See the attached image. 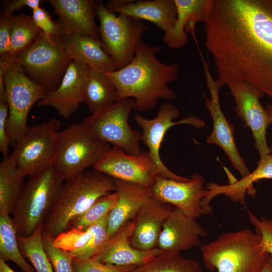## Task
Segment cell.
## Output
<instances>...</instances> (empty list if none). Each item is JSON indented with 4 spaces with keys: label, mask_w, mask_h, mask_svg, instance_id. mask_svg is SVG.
<instances>
[{
    "label": "cell",
    "mask_w": 272,
    "mask_h": 272,
    "mask_svg": "<svg viewBox=\"0 0 272 272\" xmlns=\"http://www.w3.org/2000/svg\"><path fill=\"white\" fill-rule=\"evenodd\" d=\"M204 26L220 82H246L272 98V0H213Z\"/></svg>",
    "instance_id": "1"
},
{
    "label": "cell",
    "mask_w": 272,
    "mask_h": 272,
    "mask_svg": "<svg viewBox=\"0 0 272 272\" xmlns=\"http://www.w3.org/2000/svg\"><path fill=\"white\" fill-rule=\"evenodd\" d=\"M161 49V46L143 42L129 64L106 73L116 87L119 100L134 99V110L147 111L153 108L159 99L172 100L176 97L168 84L177 79L179 67L176 63L166 64L158 60L155 54Z\"/></svg>",
    "instance_id": "2"
},
{
    "label": "cell",
    "mask_w": 272,
    "mask_h": 272,
    "mask_svg": "<svg viewBox=\"0 0 272 272\" xmlns=\"http://www.w3.org/2000/svg\"><path fill=\"white\" fill-rule=\"evenodd\" d=\"M116 190V179L99 171H85L65 181L42 226L43 235L55 238L71 221L101 197Z\"/></svg>",
    "instance_id": "3"
},
{
    "label": "cell",
    "mask_w": 272,
    "mask_h": 272,
    "mask_svg": "<svg viewBox=\"0 0 272 272\" xmlns=\"http://www.w3.org/2000/svg\"><path fill=\"white\" fill-rule=\"evenodd\" d=\"M260 241L248 229L224 233L200 246L205 266L218 272H260L270 255L262 250Z\"/></svg>",
    "instance_id": "4"
},
{
    "label": "cell",
    "mask_w": 272,
    "mask_h": 272,
    "mask_svg": "<svg viewBox=\"0 0 272 272\" xmlns=\"http://www.w3.org/2000/svg\"><path fill=\"white\" fill-rule=\"evenodd\" d=\"M64 181L53 166L29 177L11 214L17 236H30L43 225Z\"/></svg>",
    "instance_id": "5"
},
{
    "label": "cell",
    "mask_w": 272,
    "mask_h": 272,
    "mask_svg": "<svg viewBox=\"0 0 272 272\" xmlns=\"http://www.w3.org/2000/svg\"><path fill=\"white\" fill-rule=\"evenodd\" d=\"M0 67L4 70L6 98L9 107L7 132L10 146H14L29 127L27 119L32 107L47 92L31 79L19 63L0 59Z\"/></svg>",
    "instance_id": "6"
},
{
    "label": "cell",
    "mask_w": 272,
    "mask_h": 272,
    "mask_svg": "<svg viewBox=\"0 0 272 272\" xmlns=\"http://www.w3.org/2000/svg\"><path fill=\"white\" fill-rule=\"evenodd\" d=\"M99 21V35L105 51L111 57L116 70L129 64L142 43V35L149 29L142 20L109 11L101 1H95Z\"/></svg>",
    "instance_id": "7"
},
{
    "label": "cell",
    "mask_w": 272,
    "mask_h": 272,
    "mask_svg": "<svg viewBox=\"0 0 272 272\" xmlns=\"http://www.w3.org/2000/svg\"><path fill=\"white\" fill-rule=\"evenodd\" d=\"M111 148L94 138L83 123H74L59 131L53 166L66 181L93 167Z\"/></svg>",
    "instance_id": "8"
},
{
    "label": "cell",
    "mask_w": 272,
    "mask_h": 272,
    "mask_svg": "<svg viewBox=\"0 0 272 272\" xmlns=\"http://www.w3.org/2000/svg\"><path fill=\"white\" fill-rule=\"evenodd\" d=\"M9 60L19 63L47 93L58 87L72 61L66 54L61 37L50 40L42 32L30 45Z\"/></svg>",
    "instance_id": "9"
},
{
    "label": "cell",
    "mask_w": 272,
    "mask_h": 272,
    "mask_svg": "<svg viewBox=\"0 0 272 272\" xmlns=\"http://www.w3.org/2000/svg\"><path fill=\"white\" fill-rule=\"evenodd\" d=\"M134 99L120 100L98 113L86 117L82 123L98 140L120 148L129 155L142 153V134L132 129L128 123L134 108Z\"/></svg>",
    "instance_id": "10"
},
{
    "label": "cell",
    "mask_w": 272,
    "mask_h": 272,
    "mask_svg": "<svg viewBox=\"0 0 272 272\" xmlns=\"http://www.w3.org/2000/svg\"><path fill=\"white\" fill-rule=\"evenodd\" d=\"M60 122L54 118L29 126L14 146L18 169L31 176L54 165L58 150Z\"/></svg>",
    "instance_id": "11"
},
{
    "label": "cell",
    "mask_w": 272,
    "mask_h": 272,
    "mask_svg": "<svg viewBox=\"0 0 272 272\" xmlns=\"http://www.w3.org/2000/svg\"><path fill=\"white\" fill-rule=\"evenodd\" d=\"M180 111L174 105L165 102L159 108L157 115L153 119L146 118L139 114L134 115V120L142 129V141L148 148L151 156L157 166L159 175L167 179L180 181H187L189 178L179 176L170 170L162 161L160 149L167 131L178 124H189L196 128L205 125L202 119L194 116H189L174 122L179 117Z\"/></svg>",
    "instance_id": "12"
},
{
    "label": "cell",
    "mask_w": 272,
    "mask_h": 272,
    "mask_svg": "<svg viewBox=\"0 0 272 272\" xmlns=\"http://www.w3.org/2000/svg\"><path fill=\"white\" fill-rule=\"evenodd\" d=\"M203 70L210 97H206L205 106L213 119L212 132L207 139L209 144H214L223 150L234 168L244 177L250 173L245 162L241 157L234 139V126L230 123L223 113L220 104L219 92L223 86L213 78L209 65L202 57Z\"/></svg>",
    "instance_id": "13"
},
{
    "label": "cell",
    "mask_w": 272,
    "mask_h": 272,
    "mask_svg": "<svg viewBox=\"0 0 272 272\" xmlns=\"http://www.w3.org/2000/svg\"><path fill=\"white\" fill-rule=\"evenodd\" d=\"M226 85L234 99L237 116L252 132L260 158L270 154L266 137L269 120L260 101L264 95L246 82L231 81Z\"/></svg>",
    "instance_id": "14"
},
{
    "label": "cell",
    "mask_w": 272,
    "mask_h": 272,
    "mask_svg": "<svg viewBox=\"0 0 272 272\" xmlns=\"http://www.w3.org/2000/svg\"><path fill=\"white\" fill-rule=\"evenodd\" d=\"M94 169L115 179L137 183L150 188L159 171L148 151L132 156L113 147L94 167Z\"/></svg>",
    "instance_id": "15"
},
{
    "label": "cell",
    "mask_w": 272,
    "mask_h": 272,
    "mask_svg": "<svg viewBox=\"0 0 272 272\" xmlns=\"http://www.w3.org/2000/svg\"><path fill=\"white\" fill-rule=\"evenodd\" d=\"M205 179L194 173L187 181L172 180L157 175L150 188L151 196L180 209L188 217L196 220L202 215L201 201L207 193Z\"/></svg>",
    "instance_id": "16"
},
{
    "label": "cell",
    "mask_w": 272,
    "mask_h": 272,
    "mask_svg": "<svg viewBox=\"0 0 272 272\" xmlns=\"http://www.w3.org/2000/svg\"><path fill=\"white\" fill-rule=\"evenodd\" d=\"M90 66L81 61H72L54 90L47 93L37 106L54 108L62 117L67 119L84 102L85 84Z\"/></svg>",
    "instance_id": "17"
},
{
    "label": "cell",
    "mask_w": 272,
    "mask_h": 272,
    "mask_svg": "<svg viewBox=\"0 0 272 272\" xmlns=\"http://www.w3.org/2000/svg\"><path fill=\"white\" fill-rule=\"evenodd\" d=\"M207 236L205 229L195 220L175 207L163 225L157 248L164 253H179L201 246L200 239Z\"/></svg>",
    "instance_id": "18"
},
{
    "label": "cell",
    "mask_w": 272,
    "mask_h": 272,
    "mask_svg": "<svg viewBox=\"0 0 272 272\" xmlns=\"http://www.w3.org/2000/svg\"><path fill=\"white\" fill-rule=\"evenodd\" d=\"M58 17L60 37L75 34L100 40L95 21V1L93 0H49Z\"/></svg>",
    "instance_id": "19"
},
{
    "label": "cell",
    "mask_w": 272,
    "mask_h": 272,
    "mask_svg": "<svg viewBox=\"0 0 272 272\" xmlns=\"http://www.w3.org/2000/svg\"><path fill=\"white\" fill-rule=\"evenodd\" d=\"M133 228V222L126 223L106 241L92 258L103 263L138 266L162 253L158 248L150 250L134 248L130 243Z\"/></svg>",
    "instance_id": "20"
},
{
    "label": "cell",
    "mask_w": 272,
    "mask_h": 272,
    "mask_svg": "<svg viewBox=\"0 0 272 272\" xmlns=\"http://www.w3.org/2000/svg\"><path fill=\"white\" fill-rule=\"evenodd\" d=\"M171 210L167 203L151 196L136 216L131 245L141 250L157 248L163 225Z\"/></svg>",
    "instance_id": "21"
},
{
    "label": "cell",
    "mask_w": 272,
    "mask_h": 272,
    "mask_svg": "<svg viewBox=\"0 0 272 272\" xmlns=\"http://www.w3.org/2000/svg\"><path fill=\"white\" fill-rule=\"evenodd\" d=\"M115 192L118 195V200L107 218V232L109 238L135 217L152 196L150 188L116 179Z\"/></svg>",
    "instance_id": "22"
},
{
    "label": "cell",
    "mask_w": 272,
    "mask_h": 272,
    "mask_svg": "<svg viewBox=\"0 0 272 272\" xmlns=\"http://www.w3.org/2000/svg\"><path fill=\"white\" fill-rule=\"evenodd\" d=\"M177 17L173 28L163 40L171 49H179L188 42L187 32L194 34L198 22L204 23L212 6L213 0H174Z\"/></svg>",
    "instance_id": "23"
},
{
    "label": "cell",
    "mask_w": 272,
    "mask_h": 272,
    "mask_svg": "<svg viewBox=\"0 0 272 272\" xmlns=\"http://www.w3.org/2000/svg\"><path fill=\"white\" fill-rule=\"evenodd\" d=\"M65 51L72 61H79L104 73L116 70L111 57L103 49L100 40L75 34L61 37Z\"/></svg>",
    "instance_id": "24"
},
{
    "label": "cell",
    "mask_w": 272,
    "mask_h": 272,
    "mask_svg": "<svg viewBox=\"0 0 272 272\" xmlns=\"http://www.w3.org/2000/svg\"><path fill=\"white\" fill-rule=\"evenodd\" d=\"M110 12L150 21L162 30L164 35L173 28L177 17V9L174 0H133Z\"/></svg>",
    "instance_id": "25"
},
{
    "label": "cell",
    "mask_w": 272,
    "mask_h": 272,
    "mask_svg": "<svg viewBox=\"0 0 272 272\" xmlns=\"http://www.w3.org/2000/svg\"><path fill=\"white\" fill-rule=\"evenodd\" d=\"M118 101L116 87L107 74L90 67L85 84L84 102L91 114L98 113Z\"/></svg>",
    "instance_id": "26"
},
{
    "label": "cell",
    "mask_w": 272,
    "mask_h": 272,
    "mask_svg": "<svg viewBox=\"0 0 272 272\" xmlns=\"http://www.w3.org/2000/svg\"><path fill=\"white\" fill-rule=\"evenodd\" d=\"M26 176L18 168L12 153L0 164V215H11Z\"/></svg>",
    "instance_id": "27"
},
{
    "label": "cell",
    "mask_w": 272,
    "mask_h": 272,
    "mask_svg": "<svg viewBox=\"0 0 272 272\" xmlns=\"http://www.w3.org/2000/svg\"><path fill=\"white\" fill-rule=\"evenodd\" d=\"M272 179V154L260 158L257 166L252 172L239 180L227 185L217 184L214 191L217 195L223 194L234 201L246 204L245 194L247 191L253 195L255 193L253 184L261 179Z\"/></svg>",
    "instance_id": "28"
},
{
    "label": "cell",
    "mask_w": 272,
    "mask_h": 272,
    "mask_svg": "<svg viewBox=\"0 0 272 272\" xmlns=\"http://www.w3.org/2000/svg\"><path fill=\"white\" fill-rule=\"evenodd\" d=\"M0 258L5 261H13L23 272H36L20 250L17 233L9 215H0Z\"/></svg>",
    "instance_id": "29"
},
{
    "label": "cell",
    "mask_w": 272,
    "mask_h": 272,
    "mask_svg": "<svg viewBox=\"0 0 272 272\" xmlns=\"http://www.w3.org/2000/svg\"><path fill=\"white\" fill-rule=\"evenodd\" d=\"M130 272H203L199 263L180 254L162 253Z\"/></svg>",
    "instance_id": "30"
},
{
    "label": "cell",
    "mask_w": 272,
    "mask_h": 272,
    "mask_svg": "<svg viewBox=\"0 0 272 272\" xmlns=\"http://www.w3.org/2000/svg\"><path fill=\"white\" fill-rule=\"evenodd\" d=\"M42 31L36 25L32 16L21 14L11 16V43L9 55L11 60L30 45Z\"/></svg>",
    "instance_id": "31"
},
{
    "label": "cell",
    "mask_w": 272,
    "mask_h": 272,
    "mask_svg": "<svg viewBox=\"0 0 272 272\" xmlns=\"http://www.w3.org/2000/svg\"><path fill=\"white\" fill-rule=\"evenodd\" d=\"M42 226L30 236H17L18 244L22 254L30 261L36 272H54L44 247Z\"/></svg>",
    "instance_id": "32"
},
{
    "label": "cell",
    "mask_w": 272,
    "mask_h": 272,
    "mask_svg": "<svg viewBox=\"0 0 272 272\" xmlns=\"http://www.w3.org/2000/svg\"><path fill=\"white\" fill-rule=\"evenodd\" d=\"M118 198L116 192L101 197L83 214L74 218L71 221L68 229L75 228L86 230L97 223L114 208Z\"/></svg>",
    "instance_id": "33"
},
{
    "label": "cell",
    "mask_w": 272,
    "mask_h": 272,
    "mask_svg": "<svg viewBox=\"0 0 272 272\" xmlns=\"http://www.w3.org/2000/svg\"><path fill=\"white\" fill-rule=\"evenodd\" d=\"M92 225L93 237L83 248L69 252L73 258L87 259L93 257L109 238L107 232L108 215Z\"/></svg>",
    "instance_id": "34"
},
{
    "label": "cell",
    "mask_w": 272,
    "mask_h": 272,
    "mask_svg": "<svg viewBox=\"0 0 272 272\" xmlns=\"http://www.w3.org/2000/svg\"><path fill=\"white\" fill-rule=\"evenodd\" d=\"M93 235L92 226L86 230L71 228L58 235L53 244L56 247L71 252L84 247Z\"/></svg>",
    "instance_id": "35"
},
{
    "label": "cell",
    "mask_w": 272,
    "mask_h": 272,
    "mask_svg": "<svg viewBox=\"0 0 272 272\" xmlns=\"http://www.w3.org/2000/svg\"><path fill=\"white\" fill-rule=\"evenodd\" d=\"M53 240L50 236L43 235L45 251L54 271L75 272L73 256L69 252L55 246Z\"/></svg>",
    "instance_id": "36"
},
{
    "label": "cell",
    "mask_w": 272,
    "mask_h": 272,
    "mask_svg": "<svg viewBox=\"0 0 272 272\" xmlns=\"http://www.w3.org/2000/svg\"><path fill=\"white\" fill-rule=\"evenodd\" d=\"M73 265L75 272H130L137 267L103 263L93 258H73Z\"/></svg>",
    "instance_id": "37"
},
{
    "label": "cell",
    "mask_w": 272,
    "mask_h": 272,
    "mask_svg": "<svg viewBox=\"0 0 272 272\" xmlns=\"http://www.w3.org/2000/svg\"><path fill=\"white\" fill-rule=\"evenodd\" d=\"M250 223L255 227V232L260 236L259 246L262 251L272 256V219L257 218L246 210Z\"/></svg>",
    "instance_id": "38"
},
{
    "label": "cell",
    "mask_w": 272,
    "mask_h": 272,
    "mask_svg": "<svg viewBox=\"0 0 272 272\" xmlns=\"http://www.w3.org/2000/svg\"><path fill=\"white\" fill-rule=\"evenodd\" d=\"M32 17L36 25L48 39L51 40L53 37L60 36L58 22L54 21L44 9L40 7L33 10Z\"/></svg>",
    "instance_id": "39"
},
{
    "label": "cell",
    "mask_w": 272,
    "mask_h": 272,
    "mask_svg": "<svg viewBox=\"0 0 272 272\" xmlns=\"http://www.w3.org/2000/svg\"><path fill=\"white\" fill-rule=\"evenodd\" d=\"M9 107L6 97H0V151L4 158L9 155L10 141L7 132V122Z\"/></svg>",
    "instance_id": "40"
},
{
    "label": "cell",
    "mask_w": 272,
    "mask_h": 272,
    "mask_svg": "<svg viewBox=\"0 0 272 272\" xmlns=\"http://www.w3.org/2000/svg\"><path fill=\"white\" fill-rule=\"evenodd\" d=\"M11 16L0 15V57L7 56L10 52Z\"/></svg>",
    "instance_id": "41"
},
{
    "label": "cell",
    "mask_w": 272,
    "mask_h": 272,
    "mask_svg": "<svg viewBox=\"0 0 272 272\" xmlns=\"http://www.w3.org/2000/svg\"><path fill=\"white\" fill-rule=\"evenodd\" d=\"M2 6V14L11 16L17 11L27 7L32 10L40 7V0H7L1 1Z\"/></svg>",
    "instance_id": "42"
},
{
    "label": "cell",
    "mask_w": 272,
    "mask_h": 272,
    "mask_svg": "<svg viewBox=\"0 0 272 272\" xmlns=\"http://www.w3.org/2000/svg\"><path fill=\"white\" fill-rule=\"evenodd\" d=\"M133 0H110L105 6L106 9L110 12L113 10L132 2Z\"/></svg>",
    "instance_id": "43"
},
{
    "label": "cell",
    "mask_w": 272,
    "mask_h": 272,
    "mask_svg": "<svg viewBox=\"0 0 272 272\" xmlns=\"http://www.w3.org/2000/svg\"><path fill=\"white\" fill-rule=\"evenodd\" d=\"M0 272H16L8 264L4 259L0 258Z\"/></svg>",
    "instance_id": "44"
},
{
    "label": "cell",
    "mask_w": 272,
    "mask_h": 272,
    "mask_svg": "<svg viewBox=\"0 0 272 272\" xmlns=\"http://www.w3.org/2000/svg\"><path fill=\"white\" fill-rule=\"evenodd\" d=\"M265 110L268 116L269 123L272 125V104H268L265 107ZM269 148L270 153L271 154H272V143Z\"/></svg>",
    "instance_id": "45"
},
{
    "label": "cell",
    "mask_w": 272,
    "mask_h": 272,
    "mask_svg": "<svg viewBox=\"0 0 272 272\" xmlns=\"http://www.w3.org/2000/svg\"><path fill=\"white\" fill-rule=\"evenodd\" d=\"M260 272H272V256L271 255Z\"/></svg>",
    "instance_id": "46"
},
{
    "label": "cell",
    "mask_w": 272,
    "mask_h": 272,
    "mask_svg": "<svg viewBox=\"0 0 272 272\" xmlns=\"http://www.w3.org/2000/svg\"><path fill=\"white\" fill-rule=\"evenodd\" d=\"M271 219H272V214H271Z\"/></svg>",
    "instance_id": "47"
}]
</instances>
